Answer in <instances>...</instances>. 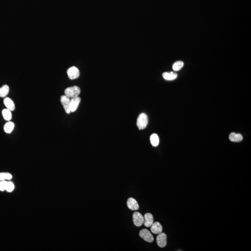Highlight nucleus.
<instances>
[{
  "label": "nucleus",
  "mask_w": 251,
  "mask_h": 251,
  "mask_svg": "<svg viewBox=\"0 0 251 251\" xmlns=\"http://www.w3.org/2000/svg\"><path fill=\"white\" fill-rule=\"evenodd\" d=\"M14 184L12 182H7V186H6V190L8 192H11L13 191V190L14 189Z\"/></svg>",
  "instance_id": "obj_21"
},
{
  "label": "nucleus",
  "mask_w": 251,
  "mask_h": 251,
  "mask_svg": "<svg viewBox=\"0 0 251 251\" xmlns=\"http://www.w3.org/2000/svg\"><path fill=\"white\" fill-rule=\"evenodd\" d=\"M229 140L231 142H240L243 140V136L242 135L239 134H236L235 133H231L230 134L229 136Z\"/></svg>",
  "instance_id": "obj_13"
},
{
  "label": "nucleus",
  "mask_w": 251,
  "mask_h": 251,
  "mask_svg": "<svg viewBox=\"0 0 251 251\" xmlns=\"http://www.w3.org/2000/svg\"><path fill=\"white\" fill-rule=\"evenodd\" d=\"M70 98L66 96V95L61 96V102L63 105L65 111L67 114H70L71 113L70 105Z\"/></svg>",
  "instance_id": "obj_3"
},
{
  "label": "nucleus",
  "mask_w": 251,
  "mask_h": 251,
  "mask_svg": "<svg viewBox=\"0 0 251 251\" xmlns=\"http://www.w3.org/2000/svg\"><path fill=\"white\" fill-rule=\"evenodd\" d=\"M151 231L153 234H159L162 231V227L158 222L152 223L151 226Z\"/></svg>",
  "instance_id": "obj_11"
},
{
  "label": "nucleus",
  "mask_w": 251,
  "mask_h": 251,
  "mask_svg": "<svg viewBox=\"0 0 251 251\" xmlns=\"http://www.w3.org/2000/svg\"><path fill=\"white\" fill-rule=\"evenodd\" d=\"M15 127V124L12 121H8L3 127L4 132L7 134H10L13 131Z\"/></svg>",
  "instance_id": "obj_14"
},
{
  "label": "nucleus",
  "mask_w": 251,
  "mask_h": 251,
  "mask_svg": "<svg viewBox=\"0 0 251 251\" xmlns=\"http://www.w3.org/2000/svg\"><path fill=\"white\" fill-rule=\"evenodd\" d=\"M183 66H184L183 62L182 61H177L173 64V69L175 71H178L182 68Z\"/></svg>",
  "instance_id": "obj_19"
},
{
  "label": "nucleus",
  "mask_w": 251,
  "mask_h": 251,
  "mask_svg": "<svg viewBox=\"0 0 251 251\" xmlns=\"http://www.w3.org/2000/svg\"><path fill=\"white\" fill-rule=\"evenodd\" d=\"M149 123V119L147 114L142 113L139 115L137 120V126L140 130L146 128Z\"/></svg>",
  "instance_id": "obj_2"
},
{
  "label": "nucleus",
  "mask_w": 251,
  "mask_h": 251,
  "mask_svg": "<svg viewBox=\"0 0 251 251\" xmlns=\"http://www.w3.org/2000/svg\"><path fill=\"white\" fill-rule=\"evenodd\" d=\"M164 79L168 81L174 80L177 78V74L175 73L171 72H165L162 74Z\"/></svg>",
  "instance_id": "obj_15"
},
{
  "label": "nucleus",
  "mask_w": 251,
  "mask_h": 251,
  "mask_svg": "<svg viewBox=\"0 0 251 251\" xmlns=\"http://www.w3.org/2000/svg\"><path fill=\"white\" fill-rule=\"evenodd\" d=\"M2 116L5 120L10 121L12 118V113L10 110L8 109H4L2 111Z\"/></svg>",
  "instance_id": "obj_18"
},
{
  "label": "nucleus",
  "mask_w": 251,
  "mask_h": 251,
  "mask_svg": "<svg viewBox=\"0 0 251 251\" xmlns=\"http://www.w3.org/2000/svg\"><path fill=\"white\" fill-rule=\"evenodd\" d=\"M67 74L70 79L75 80L79 77L80 71L76 66H72L67 70Z\"/></svg>",
  "instance_id": "obj_5"
},
{
  "label": "nucleus",
  "mask_w": 251,
  "mask_h": 251,
  "mask_svg": "<svg viewBox=\"0 0 251 251\" xmlns=\"http://www.w3.org/2000/svg\"><path fill=\"white\" fill-rule=\"evenodd\" d=\"M139 235L144 240L148 242H152L154 240L153 236L148 230L146 229L142 230L139 233Z\"/></svg>",
  "instance_id": "obj_4"
},
{
  "label": "nucleus",
  "mask_w": 251,
  "mask_h": 251,
  "mask_svg": "<svg viewBox=\"0 0 251 251\" xmlns=\"http://www.w3.org/2000/svg\"><path fill=\"white\" fill-rule=\"evenodd\" d=\"M167 235L165 233L161 232V233L159 234L156 238L157 243L158 246L161 248L165 247L167 243Z\"/></svg>",
  "instance_id": "obj_7"
},
{
  "label": "nucleus",
  "mask_w": 251,
  "mask_h": 251,
  "mask_svg": "<svg viewBox=\"0 0 251 251\" xmlns=\"http://www.w3.org/2000/svg\"><path fill=\"white\" fill-rule=\"evenodd\" d=\"M7 182L5 181H2L0 182V191H3L6 190V186H7Z\"/></svg>",
  "instance_id": "obj_22"
},
{
  "label": "nucleus",
  "mask_w": 251,
  "mask_h": 251,
  "mask_svg": "<svg viewBox=\"0 0 251 251\" xmlns=\"http://www.w3.org/2000/svg\"><path fill=\"white\" fill-rule=\"evenodd\" d=\"M9 92V88L7 85H4L0 88V97H6Z\"/></svg>",
  "instance_id": "obj_17"
},
{
  "label": "nucleus",
  "mask_w": 251,
  "mask_h": 251,
  "mask_svg": "<svg viewBox=\"0 0 251 251\" xmlns=\"http://www.w3.org/2000/svg\"><path fill=\"white\" fill-rule=\"evenodd\" d=\"M81 101V99L79 96L75 97V98H72L71 99L70 105L71 112H74L77 109Z\"/></svg>",
  "instance_id": "obj_8"
},
{
  "label": "nucleus",
  "mask_w": 251,
  "mask_h": 251,
  "mask_svg": "<svg viewBox=\"0 0 251 251\" xmlns=\"http://www.w3.org/2000/svg\"><path fill=\"white\" fill-rule=\"evenodd\" d=\"M127 206L129 209L133 210V211L137 210L139 208L138 202L133 198H130L128 199L127 201Z\"/></svg>",
  "instance_id": "obj_9"
},
{
  "label": "nucleus",
  "mask_w": 251,
  "mask_h": 251,
  "mask_svg": "<svg viewBox=\"0 0 251 251\" xmlns=\"http://www.w3.org/2000/svg\"><path fill=\"white\" fill-rule=\"evenodd\" d=\"M153 223V217L150 213H147L145 214L144 217L143 224L146 227H150Z\"/></svg>",
  "instance_id": "obj_10"
},
{
  "label": "nucleus",
  "mask_w": 251,
  "mask_h": 251,
  "mask_svg": "<svg viewBox=\"0 0 251 251\" xmlns=\"http://www.w3.org/2000/svg\"><path fill=\"white\" fill-rule=\"evenodd\" d=\"M12 175L9 173H0V181H5V180H11Z\"/></svg>",
  "instance_id": "obj_20"
},
{
  "label": "nucleus",
  "mask_w": 251,
  "mask_h": 251,
  "mask_svg": "<svg viewBox=\"0 0 251 251\" xmlns=\"http://www.w3.org/2000/svg\"><path fill=\"white\" fill-rule=\"evenodd\" d=\"M150 140L152 146L157 147L158 146L160 140L158 135L157 134H152L150 138Z\"/></svg>",
  "instance_id": "obj_16"
},
{
  "label": "nucleus",
  "mask_w": 251,
  "mask_h": 251,
  "mask_svg": "<svg viewBox=\"0 0 251 251\" xmlns=\"http://www.w3.org/2000/svg\"><path fill=\"white\" fill-rule=\"evenodd\" d=\"M133 222L136 227H141L143 224L144 217L139 212L134 213L133 215Z\"/></svg>",
  "instance_id": "obj_6"
},
{
  "label": "nucleus",
  "mask_w": 251,
  "mask_h": 251,
  "mask_svg": "<svg viewBox=\"0 0 251 251\" xmlns=\"http://www.w3.org/2000/svg\"><path fill=\"white\" fill-rule=\"evenodd\" d=\"M3 103L6 108L10 110L11 111L15 110V105L14 102L9 97H6L3 100Z\"/></svg>",
  "instance_id": "obj_12"
},
{
  "label": "nucleus",
  "mask_w": 251,
  "mask_h": 251,
  "mask_svg": "<svg viewBox=\"0 0 251 251\" xmlns=\"http://www.w3.org/2000/svg\"><path fill=\"white\" fill-rule=\"evenodd\" d=\"M64 93L65 95L72 99L78 97L79 95L81 93V89L78 87L74 86L66 88L65 90Z\"/></svg>",
  "instance_id": "obj_1"
}]
</instances>
